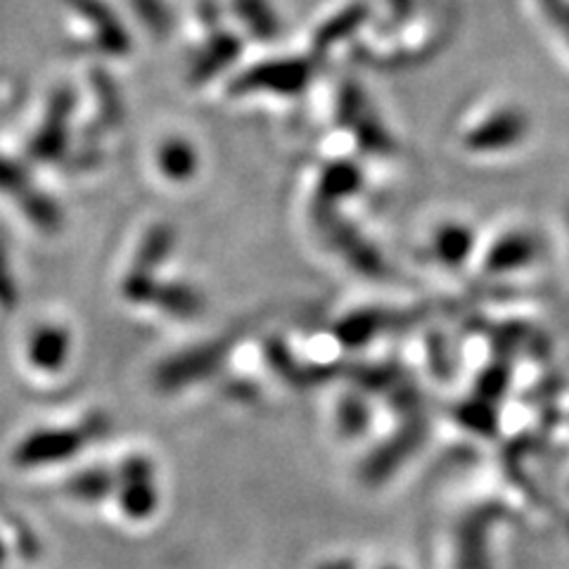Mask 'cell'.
Instances as JSON below:
<instances>
[{
	"mask_svg": "<svg viewBox=\"0 0 569 569\" xmlns=\"http://www.w3.org/2000/svg\"><path fill=\"white\" fill-rule=\"evenodd\" d=\"M102 432H104L102 418L86 422L83 427H79V430L39 432L24 441V447L20 449V458H22V462H29V466H43V462L64 460L71 453L83 449L88 441L96 439Z\"/></svg>",
	"mask_w": 569,
	"mask_h": 569,
	"instance_id": "5",
	"label": "cell"
},
{
	"mask_svg": "<svg viewBox=\"0 0 569 569\" xmlns=\"http://www.w3.org/2000/svg\"><path fill=\"white\" fill-rule=\"evenodd\" d=\"M506 518V508L485 503L468 510L456 525V569H489V533Z\"/></svg>",
	"mask_w": 569,
	"mask_h": 569,
	"instance_id": "1",
	"label": "cell"
},
{
	"mask_svg": "<svg viewBox=\"0 0 569 569\" xmlns=\"http://www.w3.org/2000/svg\"><path fill=\"white\" fill-rule=\"evenodd\" d=\"M69 351V335L62 328L48 326L33 335L31 340V361L43 370H58Z\"/></svg>",
	"mask_w": 569,
	"mask_h": 569,
	"instance_id": "13",
	"label": "cell"
},
{
	"mask_svg": "<svg viewBox=\"0 0 569 569\" xmlns=\"http://www.w3.org/2000/svg\"><path fill=\"white\" fill-rule=\"evenodd\" d=\"M238 41L233 39V36H219L217 41H213L211 46H207V50L202 52V58L198 60V64H194L192 74L200 77V79H207L209 74H213V71L226 67L228 62H233L238 58Z\"/></svg>",
	"mask_w": 569,
	"mask_h": 569,
	"instance_id": "19",
	"label": "cell"
},
{
	"mask_svg": "<svg viewBox=\"0 0 569 569\" xmlns=\"http://www.w3.org/2000/svg\"><path fill=\"white\" fill-rule=\"evenodd\" d=\"M430 347H432V353H430L432 368L439 372V376H447V372H449V361H447V353H443V342L437 340V345L432 342Z\"/></svg>",
	"mask_w": 569,
	"mask_h": 569,
	"instance_id": "25",
	"label": "cell"
},
{
	"mask_svg": "<svg viewBox=\"0 0 569 569\" xmlns=\"http://www.w3.org/2000/svg\"><path fill=\"white\" fill-rule=\"evenodd\" d=\"M173 247V230L169 226H154L142 240L133 269L152 273Z\"/></svg>",
	"mask_w": 569,
	"mask_h": 569,
	"instance_id": "17",
	"label": "cell"
},
{
	"mask_svg": "<svg viewBox=\"0 0 569 569\" xmlns=\"http://www.w3.org/2000/svg\"><path fill=\"white\" fill-rule=\"evenodd\" d=\"M133 6L140 14V22L152 31H164L169 27L167 6L162 0H133Z\"/></svg>",
	"mask_w": 569,
	"mask_h": 569,
	"instance_id": "20",
	"label": "cell"
},
{
	"mask_svg": "<svg viewBox=\"0 0 569 569\" xmlns=\"http://www.w3.org/2000/svg\"><path fill=\"white\" fill-rule=\"evenodd\" d=\"M309 79V69L305 62H271L261 64L254 71H249L244 79V88H269V91H299Z\"/></svg>",
	"mask_w": 569,
	"mask_h": 569,
	"instance_id": "9",
	"label": "cell"
},
{
	"mask_svg": "<svg viewBox=\"0 0 569 569\" xmlns=\"http://www.w3.org/2000/svg\"><path fill=\"white\" fill-rule=\"evenodd\" d=\"M356 183H359V173H356V169L349 164H340V167L330 169V173L326 178L328 192H335V194L351 192L356 188Z\"/></svg>",
	"mask_w": 569,
	"mask_h": 569,
	"instance_id": "21",
	"label": "cell"
},
{
	"mask_svg": "<svg viewBox=\"0 0 569 569\" xmlns=\"http://www.w3.org/2000/svg\"><path fill=\"white\" fill-rule=\"evenodd\" d=\"M157 164L171 181L181 183L198 171V152L183 138H169L157 154Z\"/></svg>",
	"mask_w": 569,
	"mask_h": 569,
	"instance_id": "12",
	"label": "cell"
},
{
	"mask_svg": "<svg viewBox=\"0 0 569 569\" xmlns=\"http://www.w3.org/2000/svg\"><path fill=\"white\" fill-rule=\"evenodd\" d=\"M425 435H427V425H425L422 413L403 416L399 430L391 435L385 443H380L378 449H372V453L366 458L363 468H361V477L368 485L387 482V479L422 447Z\"/></svg>",
	"mask_w": 569,
	"mask_h": 569,
	"instance_id": "2",
	"label": "cell"
},
{
	"mask_svg": "<svg viewBox=\"0 0 569 569\" xmlns=\"http://www.w3.org/2000/svg\"><path fill=\"white\" fill-rule=\"evenodd\" d=\"M389 569H391V567H389Z\"/></svg>",
	"mask_w": 569,
	"mask_h": 569,
	"instance_id": "27",
	"label": "cell"
},
{
	"mask_svg": "<svg viewBox=\"0 0 569 569\" xmlns=\"http://www.w3.org/2000/svg\"><path fill=\"white\" fill-rule=\"evenodd\" d=\"M391 323H395V316H387L385 311H359L337 326V337L347 347H363L378 332H385Z\"/></svg>",
	"mask_w": 569,
	"mask_h": 569,
	"instance_id": "11",
	"label": "cell"
},
{
	"mask_svg": "<svg viewBox=\"0 0 569 569\" xmlns=\"http://www.w3.org/2000/svg\"><path fill=\"white\" fill-rule=\"evenodd\" d=\"M236 10L242 17V22L249 27L261 41H271L280 31V22L276 10L269 6V0H236Z\"/></svg>",
	"mask_w": 569,
	"mask_h": 569,
	"instance_id": "16",
	"label": "cell"
},
{
	"mask_svg": "<svg viewBox=\"0 0 569 569\" xmlns=\"http://www.w3.org/2000/svg\"><path fill=\"white\" fill-rule=\"evenodd\" d=\"M119 506L127 518L142 522L154 515L159 506V489L154 466L146 456H129L117 470Z\"/></svg>",
	"mask_w": 569,
	"mask_h": 569,
	"instance_id": "4",
	"label": "cell"
},
{
	"mask_svg": "<svg viewBox=\"0 0 569 569\" xmlns=\"http://www.w3.org/2000/svg\"><path fill=\"white\" fill-rule=\"evenodd\" d=\"M541 254V242L537 236L525 233V230H512L503 238H498L485 259V269L489 273H510L520 271L525 266L537 261Z\"/></svg>",
	"mask_w": 569,
	"mask_h": 569,
	"instance_id": "8",
	"label": "cell"
},
{
	"mask_svg": "<svg viewBox=\"0 0 569 569\" xmlns=\"http://www.w3.org/2000/svg\"><path fill=\"white\" fill-rule=\"evenodd\" d=\"M550 20L556 22L565 41L569 43V0H541Z\"/></svg>",
	"mask_w": 569,
	"mask_h": 569,
	"instance_id": "23",
	"label": "cell"
},
{
	"mask_svg": "<svg viewBox=\"0 0 569 569\" xmlns=\"http://www.w3.org/2000/svg\"><path fill=\"white\" fill-rule=\"evenodd\" d=\"M150 305H154L159 311H164L173 318H194L204 311V297L186 282H171V284L157 282Z\"/></svg>",
	"mask_w": 569,
	"mask_h": 569,
	"instance_id": "10",
	"label": "cell"
},
{
	"mask_svg": "<svg viewBox=\"0 0 569 569\" xmlns=\"http://www.w3.org/2000/svg\"><path fill=\"white\" fill-rule=\"evenodd\" d=\"M230 345L226 340L211 342L202 347H192L162 361L154 370V385L162 391H178L190 385H198L204 378H211L226 359Z\"/></svg>",
	"mask_w": 569,
	"mask_h": 569,
	"instance_id": "3",
	"label": "cell"
},
{
	"mask_svg": "<svg viewBox=\"0 0 569 569\" xmlns=\"http://www.w3.org/2000/svg\"><path fill=\"white\" fill-rule=\"evenodd\" d=\"M27 213L33 219V223H39L43 228H56L60 223V211L52 207V202H48L46 198H39V194L29 200Z\"/></svg>",
	"mask_w": 569,
	"mask_h": 569,
	"instance_id": "22",
	"label": "cell"
},
{
	"mask_svg": "<svg viewBox=\"0 0 569 569\" xmlns=\"http://www.w3.org/2000/svg\"><path fill=\"white\" fill-rule=\"evenodd\" d=\"M22 188H24L22 169L12 164L10 159L0 157V190H22Z\"/></svg>",
	"mask_w": 569,
	"mask_h": 569,
	"instance_id": "24",
	"label": "cell"
},
{
	"mask_svg": "<svg viewBox=\"0 0 569 569\" xmlns=\"http://www.w3.org/2000/svg\"><path fill=\"white\" fill-rule=\"evenodd\" d=\"M320 569H351V565L349 562H342V560H337V562H330V565H323Z\"/></svg>",
	"mask_w": 569,
	"mask_h": 569,
	"instance_id": "26",
	"label": "cell"
},
{
	"mask_svg": "<svg viewBox=\"0 0 569 569\" xmlns=\"http://www.w3.org/2000/svg\"><path fill=\"white\" fill-rule=\"evenodd\" d=\"M529 117L518 107H503L487 117L482 123L466 136V146L475 152H498L510 150L527 138Z\"/></svg>",
	"mask_w": 569,
	"mask_h": 569,
	"instance_id": "6",
	"label": "cell"
},
{
	"mask_svg": "<svg viewBox=\"0 0 569 569\" xmlns=\"http://www.w3.org/2000/svg\"><path fill=\"white\" fill-rule=\"evenodd\" d=\"M370 403L366 401L363 395H345L337 403V430H340L342 437L347 439H356L359 435H363L370 427Z\"/></svg>",
	"mask_w": 569,
	"mask_h": 569,
	"instance_id": "15",
	"label": "cell"
},
{
	"mask_svg": "<svg viewBox=\"0 0 569 569\" xmlns=\"http://www.w3.org/2000/svg\"><path fill=\"white\" fill-rule=\"evenodd\" d=\"M67 6L74 10L77 14L83 17V22L91 27L96 43L100 50L112 52V56H123L129 52L131 41L127 29L121 27L117 20V14L107 8L102 0H67Z\"/></svg>",
	"mask_w": 569,
	"mask_h": 569,
	"instance_id": "7",
	"label": "cell"
},
{
	"mask_svg": "<svg viewBox=\"0 0 569 569\" xmlns=\"http://www.w3.org/2000/svg\"><path fill=\"white\" fill-rule=\"evenodd\" d=\"M117 489V475L104 468H91L71 479L69 491L74 493L81 501H102V498L110 496Z\"/></svg>",
	"mask_w": 569,
	"mask_h": 569,
	"instance_id": "18",
	"label": "cell"
},
{
	"mask_svg": "<svg viewBox=\"0 0 569 569\" xmlns=\"http://www.w3.org/2000/svg\"><path fill=\"white\" fill-rule=\"evenodd\" d=\"M475 236L468 226L449 223L435 236V254L441 263L460 266L472 252Z\"/></svg>",
	"mask_w": 569,
	"mask_h": 569,
	"instance_id": "14",
	"label": "cell"
}]
</instances>
